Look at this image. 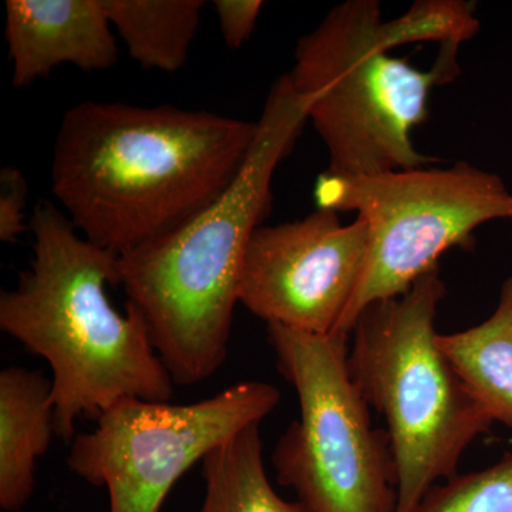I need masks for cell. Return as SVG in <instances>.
<instances>
[{"label":"cell","mask_w":512,"mask_h":512,"mask_svg":"<svg viewBox=\"0 0 512 512\" xmlns=\"http://www.w3.org/2000/svg\"><path fill=\"white\" fill-rule=\"evenodd\" d=\"M258 121L84 101L64 113L50 181L73 227L117 256L205 210L237 178Z\"/></svg>","instance_id":"cell-1"},{"label":"cell","mask_w":512,"mask_h":512,"mask_svg":"<svg viewBox=\"0 0 512 512\" xmlns=\"http://www.w3.org/2000/svg\"><path fill=\"white\" fill-rule=\"evenodd\" d=\"M312 97L282 74L254 146L224 194L170 234L120 256V285L177 386L214 376L228 356L245 251L271 211L276 168L309 121Z\"/></svg>","instance_id":"cell-2"},{"label":"cell","mask_w":512,"mask_h":512,"mask_svg":"<svg viewBox=\"0 0 512 512\" xmlns=\"http://www.w3.org/2000/svg\"><path fill=\"white\" fill-rule=\"evenodd\" d=\"M35 258L0 293V329L52 369L56 436L72 443L77 420H97L123 399L170 403L174 382L136 309L111 305L120 256L92 244L67 215L40 201L30 218Z\"/></svg>","instance_id":"cell-3"},{"label":"cell","mask_w":512,"mask_h":512,"mask_svg":"<svg viewBox=\"0 0 512 512\" xmlns=\"http://www.w3.org/2000/svg\"><path fill=\"white\" fill-rule=\"evenodd\" d=\"M446 296L440 268L403 295L373 302L350 338V375L386 421L397 468L396 512H413L494 421L437 345L436 318Z\"/></svg>","instance_id":"cell-4"},{"label":"cell","mask_w":512,"mask_h":512,"mask_svg":"<svg viewBox=\"0 0 512 512\" xmlns=\"http://www.w3.org/2000/svg\"><path fill=\"white\" fill-rule=\"evenodd\" d=\"M382 6L346 0L299 39L293 86L312 97L309 121L329 154V173L360 177L441 163L414 147L434 87L458 74L457 47H440L420 70L383 45Z\"/></svg>","instance_id":"cell-5"},{"label":"cell","mask_w":512,"mask_h":512,"mask_svg":"<svg viewBox=\"0 0 512 512\" xmlns=\"http://www.w3.org/2000/svg\"><path fill=\"white\" fill-rule=\"evenodd\" d=\"M266 335L299 400V419L272 453L278 483L309 512H396L392 444L350 375V336L278 325H266Z\"/></svg>","instance_id":"cell-6"},{"label":"cell","mask_w":512,"mask_h":512,"mask_svg":"<svg viewBox=\"0 0 512 512\" xmlns=\"http://www.w3.org/2000/svg\"><path fill=\"white\" fill-rule=\"evenodd\" d=\"M318 208L353 211L369 227L362 276L336 335L352 333L367 306L397 298L453 248H471L474 232L512 221V191L503 178L467 161L348 177L323 173Z\"/></svg>","instance_id":"cell-7"},{"label":"cell","mask_w":512,"mask_h":512,"mask_svg":"<svg viewBox=\"0 0 512 512\" xmlns=\"http://www.w3.org/2000/svg\"><path fill=\"white\" fill-rule=\"evenodd\" d=\"M281 393L242 382L190 404L123 399L70 443L67 466L106 487L110 512H160L171 488L215 447L274 412Z\"/></svg>","instance_id":"cell-8"},{"label":"cell","mask_w":512,"mask_h":512,"mask_svg":"<svg viewBox=\"0 0 512 512\" xmlns=\"http://www.w3.org/2000/svg\"><path fill=\"white\" fill-rule=\"evenodd\" d=\"M369 247L362 217L343 224L318 208L302 220L261 225L245 251L238 299L266 325L336 335L355 295Z\"/></svg>","instance_id":"cell-9"},{"label":"cell","mask_w":512,"mask_h":512,"mask_svg":"<svg viewBox=\"0 0 512 512\" xmlns=\"http://www.w3.org/2000/svg\"><path fill=\"white\" fill-rule=\"evenodd\" d=\"M5 12L16 89L45 79L62 64L92 73L111 69L119 60L100 0H8Z\"/></svg>","instance_id":"cell-10"},{"label":"cell","mask_w":512,"mask_h":512,"mask_svg":"<svg viewBox=\"0 0 512 512\" xmlns=\"http://www.w3.org/2000/svg\"><path fill=\"white\" fill-rule=\"evenodd\" d=\"M55 407L52 380L39 370L0 372V507L20 511L35 490L36 460L52 444Z\"/></svg>","instance_id":"cell-11"},{"label":"cell","mask_w":512,"mask_h":512,"mask_svg":"<svg viewBox=\"0 0 512 512\" xmlns=\"http://www.w3.org/2000/svg\"><path fill=\"white\" fill-rule=\"evenodd\" d=\"M437 345L494 423L512 429V276L501 285L490 318L461 332L439 333Z\"/></svg>","instance_id":"cell-12"},{"label":"cell","mask_w":512,"mask_h":512,"mask_svg":"<svg viewBox=\"0 0 512 512\" xmlns=\"http://www.w3.org/2000/svg\"><path fill=\"white\" fill-rule=\"evenodd\" d=\"M117 30L143 69L175 73L187 63L204 0H100Z\"/></svg>","instance_id":"cell-13"},{"label":"cell","mask_w":512,"mask_h":512,"mask_svg":"<svg viewBox=\"0 0 512 512\" xmlns=\"http://www.w3.org/2000/svg\"><path fill=\"white\" fill-rule=\"evenodd\" d=\"M205 498L198 512H309L279 497L264 466L259 424H251L205 456Z\"/></svg>","instance_id":"cell-14"},{"label":"cell","mask_w":512,"mask_h":512,"mask_svg":"<svg viewBox=\"0 0 512 512\" xmlns=\"http://www.w3.org/2000/svg\"><path fill=\"white\" fill-rule=\"evenodd\" d=\"M480 30L476 5L466 0H420L402 16L384 20L383 45L389 52L410 43L437 42L440 47L461 45Z\"/></svg>","instance_id":"cell-15"},{"label":"cell","mask_w":512,"mask_h":512,"mask_svg":"<svg viewBox=\"0 0 512 512\" xmlns=\"http://www.w3.org/2000/svg\"><path fill=\"white\" fill-rule=\"evenodd\" d=\"M413 512H512V453L434 485Z\"/></svg>","instance_id":"cell-16"},{"label":"cell","mask_w":512,"mask_h":512,"mask_svg":"<svg viewBox=\"0 0 512 512\" xmlns=\"http://www.w3.org/2000/svg\"><path fill=\"white\" fill-rule=\"evenodd\" d=\"M28 181L16 167L0 171V239L16 242L26 231L25 207L28 200Z\"/></svg>","instance_id":"cell-17"},{"label":"cell","mask_w":512,"mask_h":512,"mask_svg":"<svg viewBox=\"0 0 512 512\" xmlns=\"http://www.w3.org/2000/svg\"><path fill=\"white\" fill-rule=\"evenodd\" d=\"M214 5L225 45L232 50L239 49L254 32L264 3L261 0H217Z\"/></svg>","instance_id":"cell-18"}]
</instances>
